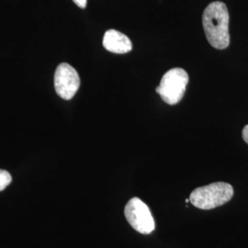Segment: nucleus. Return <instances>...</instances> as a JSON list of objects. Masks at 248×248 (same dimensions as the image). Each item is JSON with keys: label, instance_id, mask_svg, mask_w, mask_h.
I'll return each mask as SVG.
<instances>
[{"label": "nucleus", "instance_id": "nucleus-3", "mask_svg": "<svg viewBox=\"0 0 248 248\" xmlns=\"http://www.w3.org/2000/svg\"><path fill=\"white\" fill-rule=\"evenodd\" d=\"M187 83V73L182 68H173L163 76L156 93L167 104L176 105L184 97Z\"/></svg>", "mask_w": 248, "mask_h": 248}, {"label": "nucleus", "instance_id": "nucleus-5", "mask_svg": "<svg viewBox=\"0 0 248 248\" xmlns=\"http://www.w3.org/2000/svg\"><path fill=\"white\" fill-rule=\"evenodd\" d=\"M80 87L78 73L66 62L59 64L54 74V89L62 99H71Z\"/></svg>", "mask_w": 248, "mask_h": 248}, {"label": "nucleus", "instance_id": "nucleus-8", "mask_svg": "<svg viewBox=\"0 0 248 248\" xmlns=\"http://www.w3.org/2000/svg\"><path fill=\"white\" fill-rule=\"evenodd\" d=\"M77 6H78L81 9H85L87 7L88 0H73Z\"/></svg>", "mask_w": 248, "mask_h": 248}, {"label": "nucleus", "instance_id": "nucleus-1", "mask_svg": "<svg viewBox=\"0 0 248 248\" xmlns=\"http://www.w3.org/2000/svg\"><path fill=\"white\" fill-rule=\"evenodd\" d=\"M229 12L224 3L215 1L203 12L202 24L210 45L218 50L226 49L230 45Z\"/></svg>", "mask_w": 248, "mask_h": 248}, {"label": "nucleus", "instance_id": "nucleus-2", "mask_svg": "<svg viewBox=\"0 0 248 248\" xmlns=\"http://www.w3.org/2000/svg\"><path fill=\"white\" fill-rule=\"evenodd\" d=\"M233 196V188L225 182H215L208 186H200L189 196L193 206L202 210H212L227 203Z\"/></svg>", "mask_w": 248, "mask_h": 248}, {"label": "nucleus", "instance_id": "nucleus-7", "mask_svg": "<svg viewBox=\"0 0 248 248\" xmlns=\"http://www.w3.org/2000/svg\"><path fill=\"white\" fill-rule=\"evenodd\" d=\"M12 180V177L10 176L8 171L0 169V191L5 189L9 186Z\"/></svg>", "mask_w": 248, "mask_h": 248}, {"label": "nucleus", "instance_id": "nucleus-9", "mask_svg": "<svg viewBox=\"0 0 248 248\" xmlns=\"http://www.w3.org/2000/svg\"><path fill=\"white\" fill-rule=\"evenodd\" d=\"M243 138H244L245 142L248 143V125H247L243 130Z\"/></svg>", "mask_w": 248, "mask_h": 248}, {"label": "nucleus", "instance_id": "nucleus-10", "mask_svg": "<svg viewBox=\"0 0 248 248\" xmlns=\"http://www.w3.org/2000/svg\"><path fill=\"white\" fill-rule=\"evenodd\" d=\"M188 202H190V201H189V199H186V203H188Z\"/></svg>", "mask_w": 248, "mask_h": 248}, {"label": "nucleus", "instance_id": "nucleus-6", "mask_svg": "<svg viewBox=\"0 0 248 248\" xmlns=\"http://www.w3.org/2000/svg\"><path fill=\"white\" fill-rule=\"evenodd\" d=\"M103 46L107 51L118 54L129 53L133 49L131 40L116 30L107 31L103 37Z\"/></svg>", "mask_w": 248, "mask_h": 248}, {"label": "nucleus", "instance_id": "nucleus-4", "mask_svg": "<svg viewBox=\"0 0 248 248\" xmlns=\"http://www.w3.org/2000/svg\"><path fill=\"white\" fill-rule=\"evenodd\" d=\"M124 215L130 225L140 233L149 234L155 228L148 206L139 198H133L128 202L124 209Z\"/></svg>", "mask_w": 248, "mask_h": 248}]
</instances>
